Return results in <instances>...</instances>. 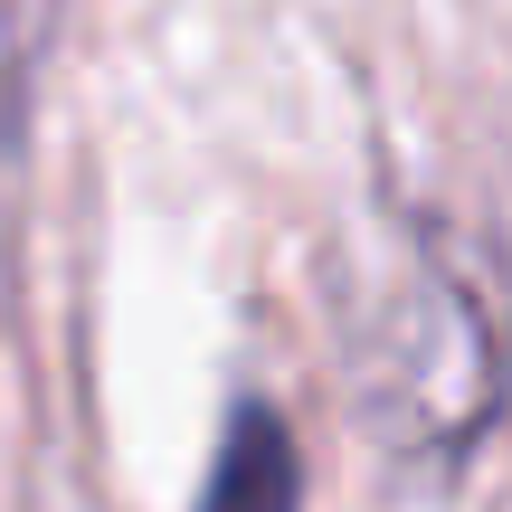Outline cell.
<instances>
[{
  "label": "cell",
  "instance_id": "1",
  "mask_svg": "<svg viewBox=\"0 0 512 512\" xmlns=\"http://www.w3.org/2000/svg\"><path fill=\"white\" fill-rule=\"evenodd\" d=\"M294 494H304V465H294L285 418L238 408V427H228V446H219V475H209L200 512H294Z\"/></svg>",
  "mask_w": 512,
  "mask_h": 512
}]
</instances>
